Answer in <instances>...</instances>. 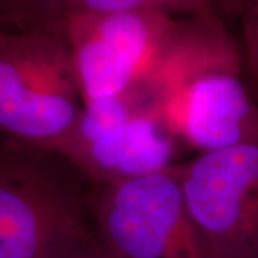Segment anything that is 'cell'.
Instances as JSON below:
<instances>
[{"instance_id":"6","label":"cell","mask_w":258,"mask_h":258,"mask_svg":"<svg viewBox=\"0 0 258 258\" xmlns=\"http://www.w3.org/2000/svg\"><path fill=\"white\" fill-rule=\"evenodd\" d=\"M174 19L159 12L68 13L64 36L83 102L134 89L155 63Z\"/></svg>"},{"instance_id":"9","label":"cell","mask_w":258,"mask_h":258,"mask_svg":"<svg viewBox=\"0 0 258 258\" xmlns=\"http://www.w3.org/2000/svg\"><path fill=\"white\" fill-rule=\"evenodd\" d=\"M217 0H71L68 13H128L159 12L172 18H186L214 12Z\"/></svg>"},{"instance_id":"8","label":"cell","mask_w":258,"mask_h":258,"mask_svg":"<svg viewBox=\"0 0 258 258\" xmlns=\"http://www.w3.org/2000/svg\"><path fill=\"white\" fill-rule=\"evenodd\" d=\"M71 0H0V29L53 30L63 26Z\"/></svg>"},{"instance_id":"3","label":"cell","mask_w":258,"mask_h":258,"mask_svg":"<svg viewBox=\"0 0 258 258\" xmlns=\"http://www.w3.org/2000/svg\"><path fill=\"white\" fill-rule=\"evenodd\" d=\"M83 106L63 26L0 29V137L60 152Z\"/></svg>"},{"instance_id":"11","label":"cell","mask_w":258,"mask_h":258,"mask_svg":"<svg viewBox=\"0 0 258 258\" xmlns=\"http://www.w3.org/2000/svg\"><path fill=\"white\" fill-rule=\"evenodd\" d=\"M82 258H112L106 251L103 248L98 249V251H95V252H92V254H89V255H85V257Z\"/></svg>"},{"instance_id":"5","label":"cell","mask_w":258,"mask_h":258,"mask_svg":"<svg viewBox=\"0 0 258 258\" xmlns=\"http://www.w3.org/2000/svg\"><path fill=\"white\" fill-rule=\"evenodd\" d=\"M175 168L204 258H258V141Z\"/></svg>"},{"instance_id":"1","label":"cell","mask_w":258,"mask_h":258,"mask_svg":"<svg viewBox=\"0 0 258 258\" xmlns=\"http://www.w3.org/2000/svg\"><path fill=\"white\" fill-rule=\"evenodd\" d=\"M126 95L200 155L258 141L242 49L215 12L174 19L154 66Z\"/></svg>"},{"instance_id":"2","label":"cell","mask_w":258,"mask_h":258,"mask_svg":"<svg viewBox=\"0 0 258 258\" xmlns=\"http://www.w3.org/2000/svg\"><path fill=\"white\" fill-rule=\"evenodd\" d=\"M91 188L63 154L0 137V258H82L101 249Z\"/></svg>"},{"instance_id":"7","label":"cell","mask_w":258,"mask_h":258,"mask_svg":"<svg viewBox=\"0 0 258 258\" xmlns=\"http://www.w3.org/2000/svg\"><path fill=\"white\" fill-rule=\"evenodd\" d=\"M60 154L92 184H116L174 165L175 138L157 116L115 96L85 103Z\"/></svg>"},{"instance_id":"10","label":"cell","mask_w":258,"mask_h":258,"mask_svg":"<svg viewBox=\"0 0 258 258\" xmlns=\"http://www.w3.org/2000/svg\"><path fill=\"white\" fill-rule=\"evenodd\" d=\"M242 56L245 82L258 103V0H244L242 6Z\"/></svg>"},{"instance_id":"4","label":"cell","mask_w":258,"mask_h":258,"mask_svg":"<svg viewBox=\"0 0 258 258\" xmlns=\"http://www.w3.org/2000/svg\"><path fill=\"white\" fill-rule=\"evenodd\" d=\"M89 211L112 258H204L175 164L116 184H92Z\"/></svg>"}]
</instances>
